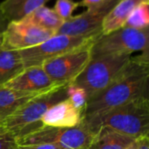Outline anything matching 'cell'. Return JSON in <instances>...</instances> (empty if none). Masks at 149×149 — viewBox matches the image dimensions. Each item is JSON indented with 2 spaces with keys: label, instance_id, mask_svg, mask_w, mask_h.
Here are the masks:
<instances>
[{
  "label": "cell",
  "instance_id": "6da1fadb",
  "mask_svg": "<svg viewBox=\"0 0 149 149\" xmlns=\"http://www.w3.org/2000/svg\"><path fill=\"white\" fill-rule=\"evenodd\" d=\"M148 79L149 52L132 57L125 68L106 88L88 99L83 110L82 124L91 130L93 124L108 111L148 95Z\"/></svg>",
  "mask_w": 149,
  "mask_h": 149
},
{
  "label": "cell",
  "instance_id": "7a4b0ae2",
  "mask_svg": "<svg viewBox=\"0 0 149 149\" xmlns=\"http://www.w3.org/2000/svg\"><path fill=\"white\" fill-rule=\"evenodd\" d=\"M68 85L57 86L23 104L10 115L0 120V129L17 140L42 127L41 117L45 112L53 105L68 98Z\"/></svg>",
  "mask_w": 149,
  "mask_h": 149
},
{
  "label": "cell",
  "instance_id": "3957f363",
  "mask_svg": "<svg viewBox=\"0 0 149 149\" xmlns=\"http://www.w3.org/2000/svg\"><path fill=\"white\" fill-rule=\"evenodd\" d=\"M101 127H107L134 140L149 133V100L143 95L122 104L96 120L91 130L96 134Z\"/></svg>",
  "mask_w": 149,
  "mask_h": 149
},
{
  "label": "cell",
  "instance_id": "277c9868",
  "mask_svg": "<svg viewBox=\"0 0 149 149\" xmlns=\"http://www.w3.org/2000/svg\"><path fill=\"white\" fill-rule=\"evenodd\" d=\"M102 35V32L90 35L54 34L41 44L18 51L24 68L41 66L45 62L65 53L91 46Z\"/></svg>",
  "mask_w": 149,
  "mask_h": 149
},
{
  "label": "cell",
  "instance_id": "5b68a950",
  "mask_svg": "<svg viewBox=\"0 0 149 149\" xmlns=\"http://www.w3.org/2000/svg\"><path fill=\"white\" fill-rule=\"evenodd\" d=\"M130 54H113L91 58L83 72L71 84L84 89L88 99L106 88L130 61Z\"/></svg>",
  "mask_w": 149,
  "mask_h": 149
},
{
  "label": "cell",
  "instance_id": "8992f818",
  "mask_svg": "<svg viewBox=\"0 0 149 149\" xmlns=\"http://www.w3.org/2000/svg\"><path fill=\"white\" fill-rule=\"evenodd\" d=\"M95 134L82 122L73 127L43 126L16 140L17 145L53 144L64 149H87Z\"/></svg>",
  "mask_w": 149,
  "mask_h": 149
},
{
  "label": "cell",
  "instance_id": "52a82bcc",
  "mask_svg": "<svg viewBox=\"0 0 149 149\" xmlns=\"http://www.w3.org/2000/svg\"><path fill=\"white\" fill-rule=\"evenodd\" d=\"M136 52H149V28L135 30L123 26L102 34L91 46L92 58L113 54L132 55Z\"/></svg>",
  "mask_w": 149,
  "mask_h": 149
},
{
  "label": "cell",
  "instance_id": "ba28073f",
  "mask_svg": "<svg viewBox=\"0 0 149 149\" xmlns=\"http://www.w3.org/2000/svg\"><path fill=\"white\" fill-rule=\"evenodd\" d=\"M91 46L83 47L50 59L41 66L54 84H71L91 60Z\"/></svg>",
  "mask_w": 149,
  "mask_h": 149
},
{
  "label": "cell",
  "instance_id": "9c48e42d",
  "mask_svg": "<svg viewBox=\"0 0 149 149\" xmlns=\"http://www.w3.org/2000/svg\"><path fill=\"white\" fill-rule=\"evenodd\" d=\"M120 0H102L100 3L86 8V10L72 16L64 21L57 31L58 34L90 35L102 32V24L105 17L112 8Z\"/></svg>",
  "mask_w": 149,
  "mask_h": 149
},
{
  "label": "cell",
  "instance_id": "30bf717a",
  "mask_svg": "<svg viewBox=\"0 0 149 149\" xmlns=\"http://www.w3.org/2000/svg\"><path fill=\"white\" fill-rule=\"evenodd\" d=\"M54 34L24 18L20 21L9 22L3 32L2 48L11 51L28 49L41 44Z\"/></svg>",
  "mask_w": 149,
  "mask_h": 149
},
{
  "label": "cell",
  "instance_id": "8fae6325",
  "mask_svg": "<svg viewBox=\"0 0 149 149\" xmlns=\"http://www.w3.org/2000/svg\"><path fill=\"white\" fill-rule=\"evenodd\" d=\"M57 86L59 85L52 82L42 66L26 67L18 75L3 85L8 88L27 93H42Z\"/></svg>",
  "mask_w": 149,
  "mask_h": 149
},
{
  "label": "cell",
  "instance_id": "7c38bea8",
  "mask_svg": "<svg viewBox=\"0 0 149 149\" xmlns=\"http://www.w3.org/2000/svg\"><path fill=\"white\" fill-rule=\"evenodd\" d=\"M83 120V109L76 107L67 98L50 107L41 117L43 126L57 127H73Z\"/></svg>",
  "mask_w": 149,
  "mask_h": 149
},
{
  "label": "cell",
  "instance_id": "4fadbf2b",
  "mask_svg": "<svg viewBox=\"0 0 149 149\" xmlns=\"http://www.w3.org/2000/svg\"><path fill=\"white\" fill-rule=\"evenodd\" d=\"M149 0H120L108 12L102 24V34L123 27L132 11L141 3Z\"/></svg>",
  "mask_w": 149,
  "mask_h": 149
},
{
  "label": "cell",
  "instance_id": "5bb4252c",
  "mask_svg": "<svg viewBox=\"0 0 149 149\" xmlns=\"http://www.w3.org/2000/svg\"><path fill=\"white\" fill-rule=\"evenodd\" d=\"M46 92L27 93L0 86V120L10 115L23 104Z\"/></svg>",
  "mask_w": 149,
  "mask_h": 149
},
{
  "label": "cell",
  "instance_id": "9a60e30c",
  "mask_svg": "<svg viewBox=\"0 0 149 149\" xmlns=\"http://www.w3.org/2000/svg\"><path fill=\"white\" fill-rule=\"evenodd\" d=\"M136 141L110 128L101 127L87 149H127Z\"/></svg>",
  "mask_w": 149,
  "mask_h": 149
},
{
  "label": "cell",
  "instance_id": "2e32d148",
  "mask_svg": "<svg viewBox=\"0 0 149 149\" xmlns=\"http://www.w3.org/2000/svg\"><path fill=\"white\" fill-rule=\"evenodd\" d=\"M50 0H4L0 3L1 11L8 22L20 21Z\"/></svg>",
  "mask_w": 149,
  "mask_h": 149
},
{
  "label": "cell",
  "instance_id": "e0dca14e",
  "mask_svg": "<svg viewBox=\"0 0 149 149\" xmlns=\"http://www.w3.org/2000/svg\"><path fill=\"white\" fill-rule=\"evenodd\" d=\"M24 69L18 51L0 49V86L11 80Z\"/></svg>",
  "mask_w": 149,
  "mask_h": 149
},
{
  "label": "cell",
  "instance_id": "ac0fdd59",
  "mask_svg": "<svg viewBox=\"0 0 149 149\" xmlns=\"http://www.w3.org/2000/svg\"><path fill=\"white\" fill-rule=\"evenodd\" d=\"M24 19L42 29L52 31L55 34L64 23V20L55 12L53 9L45 5L40 6L33 10L30 15L24 17Z\"/></svg>",
  "mask_w": 149,
  "mask_h": 149
},
{
  "label": "cell",
  "instance_id": "d6986e66",
  "mask_svg": "<svg viewBox=\"0 0 149 149\" xmlns=\"http://www.w3.org/2000/svg\"><path fill=\"white\" fill-rule=\"evenodd\" d=\"M125 27L145 30L149 28V1L140 3L129 15Z\"/></svg>",
  "mask_w": 149,
  "mask_h": 149
},
{
  "label": "cell",
  "instance_id": "ffe728a7",
  "mask_svg": "<svg viewBox=\"0 0 149 149\" xmlns=\"http://www.w3.org/2000/svg\"><path fill=\"white\" fill-rule=\"evenodd\" d=\"M67 94L68 99L76 107L84 110V107L88 100V96L84 89L73 84H69L67 86Z\"/></svg>",
  "mask_w": 149,
  "mask_h": 149
},
{
  "label": "cell",
  "instance_id": "44dd1931",
  "mask_svg": "<svg viewBox=\"0 0 149 149\" xmlns=\"http://www.w3.org/2000/svg\"><path fill=\"white\" fill-rule=\"evenodd\" d=\"M79 6V3L72 0H57L52 9L64 21H65L72 16L73 11Z\"/></svg>",
  "mask_w": 149,
  "mask_h": 149
},
{
  "label": "cell",
  "instance_id": "7402d4cb",
  "mask_svg": "<svg viewBox=\"0 0 149 149\" xmlns=\"http://www.w3.org/2000/svg\"><path fill=\"white\" fill-rule=\"evenodd\" d=\"M16 139L5 131L0 129V149H16Z\"/></svg>",
  "mask_w": 149,
  "mask_h": 149
},
{
  "label": "cell",
  "instance_id": "603a6c76",
  "mask_svg": "<svg viewBox=\"0 0 149 149\" xmlns=\"http://www.w3.org/2000/svg\"><path fill=\"white\" fill-rule=\"evenodd\" d=\"M16 149H64L53 144H30L17 145Z\"/></svg>",
  "mask_w": 149,
  "mask_h": 149
},
{
  "label": "cell",
  "instance_id": "cb8c5ba5",
  "mask_svg": "<svg viewBox=\"0 0 149 149\" xmlns=\"http://www.w3.org/2000/svg\"><path fill=\"white\" fill-rule=\"evenodd\" d=\"M136 149H149L148 135L141 137L137 140V148Z\"/></svg>",
  "mask_w": 149,
  "mask_h": 149
},
{
  "label": "cell",
  "instance_id": "d4e9b609",
  "mask_svg": "<svg viewBox=\"0 0 149 149\" xmlns=\"http://www.w3.org/2000/svg\"><path fill=\"white\" fill-rule=\"evenodd\" d=\"M102 0H81L79 3V6H83V7H92L93 5H96L98 3H100Z\"/></svg>",
  "mask_w": 149,
  "mask_h": 149
},
{
  "label": "cell",
  "instance_id": "484cf974",
  "mask_svg": "<svg viewBox=\"0 0 149 149\" xmlns=\"http://www.w3.org/2000/svg\"><path fill=\"white\" fill-rule=\"evenodd\" d=\"M8 21L5 19V17H3L2 11H1V9H0V32H3L7 24H8Z\"/></svg>",
  "mask_w": 149,
  "mask_h": 149
},
{
  "label": "cell",
  "instance_id": "4316f807",
  "mask_svg": "<svg viewBox=\"0 0 149 149\" xmlns=\"http://www.w3.org/2000/svg\"><path fill=\"white\" fill-rule=\"evenodd\" d=\"M136 148H137V141L135 142H134L129 148H127V149H136Z\"/></svg>",
  "mask_w": 149,
  "mask_h": 149
},
{
  "label": "cell",
  "instance_id": "83f0119b",
  "mask_svg": "<svg viewBox=\"0 0 149 149\" xmlns=\"http://www.w3.org/2000/svg\"><path fill=\"white\" fill-rule=\"evenodd\" d=\"M2 44H3V32H0V49L2 48Z\"/></svg>",
  "mask_w": 149,
  "mask_h": 149
}]
</instances>
